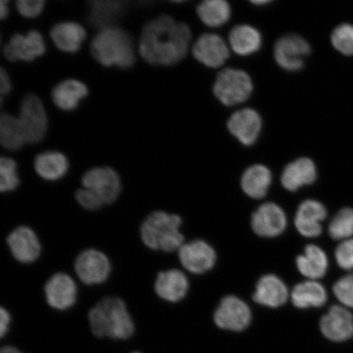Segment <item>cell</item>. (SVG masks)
Returning <instances> with one entry per match:
<instances>
[{"instance_id": "1", "label": "cell", "mask_w": 353, "mask_h": 353, "mask_svg": "<svg viewBox=\"0 0 353 353\" xmlns=\"http://www.w3.org/2000/svg\"><path fill=\"white\" fill-rule=\"evenodd\" d=\"M191 41L192 32L187 24L161 16L144 26L140 55L149 64L173 65L187 55Z\"/></svg>"}, {"instance_id": "2", "label": "cell", "mask_w": 353, "mask_h": 353, "mask_svg": "<svg viewBox=\"0 0 353 353\" xmlns=\"http://www.w3.org/2000/svg\"><path fill=\"white\" fill-rule=\"evenodd\" d=\"M88 316L92 332L98 338L125 341L134 334V321L121 298L109 296L101 299L90 309Z\"/></svg>"}, {"instance_id": "3", "label": "cell", "mask_w": 353, "mask_h": 353, "mask_svg": "<svg viewBox=\"0 0 353 353\" xmlns=\"http://www.w3.org/2000/svg\"><path fill=\"white\" fill-rule=\"evenodd\" d=\"M181 225L182 219L179 215L154 211L141 224V240L150 250L165 253L179 251L184 244Z\"/></svg>"}, {"instance_id": "4", "label": "cell", "mask_w": 353, "mask_h": 353, "mask_svg": "<svg viewBox=\"0 0 353 353\" xmlns=\"http://www.w3.org/2000/svg\"><path fill=\"white\" fill-rule=\"evenodd\" d=\"M91 54L105 66L130 68L135 61L134 41L125 30L109 28L101 30L91 43Z\"/></svg>"}, {"instance_id": "5", "label": "cell", "mask_w": 353, "mask_h": 353, "mask_svg": "<svg viewBox=\"0 0 353 353\" xmlns=\"http://www.w3.org/2000/svg\"><path fill=\"white\" fill-rule=\"evenodd\" d=\"M214 94L221 103L228 107L245 103L253 92V82L244 70L227 68L216 79Z\"/></svg>"}, {"instance_id": "6", "label": "cell", "mask_w": 353, "mask_h": 353, "mask_svg": "<svg viewBox=\"0 0 353 353\" xmlns=\"http://www.w3.org/2000/svg\"><path fill=\"white\" fill-rule=\"evenodd\" d=\"M19 121L25 137L26 143L41 142L48 129V118L41 99L29 94L22 100Z\"/></svg>"}, {"instance_id": "7", "label": "cell", "mask_w": 353, "mask_h": 353, "mask_svg": "<svg viewBox=\"0 0 353 353\" xmlns=\"http://www.w3.org/2000/svg\"><path fill=\"white\" fill-rule=\"evenodd\" d=\"M74 268L79 279L87 285L104 283L112 272L108 256L96 249L82 251L74 260Z\"/></svg>"}, {"instance_id": "8", "label": "cell", "mask_w": 353, "mask_h": 353, "mask_svg": "<svg viewBox=\"0 0 353 353\" xmlns=\"http://www.w3.org/2000/svg\"><path fill=\"white\" fill-rule=\"evenodd\" d=\"M81 182L83 188L98 196L104 205L116 202L121 192L120 176L112 168H94L83 174Z\"/></svg>"}, {"instance_id": "9", "label": "cell", "mask_w": 353, "mask_h": 353, "mask_svg": "<svg viewBox=\"0 0 353 353\" xmlns=\"http://www.w3.org/2000/svg\"><path fill=\"white\" fill-rule=\"evenodd\" d=\"M311 46L305 39L298 34H287L275 43L276 63L288 72H298L304 65V60L310 54Z\"/></svg>"}, {"instance_id": "10", "label": "cell", "mask_w": 353, "mask_h": 353, "mask_svg": "<svg viewBox=\"0 0 353 353\" xmlns=\"http://www.w3.org/2000/svg\"><path fill=\"white\" fill-rule=\"evenodd\" d=\"M252 319V313L241 299L229 295L221 301L214 313V320L219 328L231 331L245 330Z\"/></svg>"}, {"instance_id": "11", "label": "cell", "mask_w": 353, "mask_h": 353, "mask_svg": "<svg viewBox=\"0 0 353 353\" xmlns=\"http://www.w3.org/2000/svg\"><path fill=\"white\" fill-rule=\"evenodd\" d=\"M44 294L50 307L57 311L68 310L77 301V285L72 276L57 272L46 282Z\"/></svg>"}, {"instance_id": "12", "label": "cell", "mask_w": 353, "mask_h": 353, "mask_svg": "<svg viewBox=\"0 0 353 353\" xmlns=\"http://www.w3.org/2000/svg\"><path fill=\"white\" fill-rule=\"evenodd\" d=\"M7 245L12 257L24 264L37 261L41 254V244L33 229L28 226L17 227L8 234Z\"/></svg>"}, {"instance_id": "13", "label": "cell", "mask_w": 353, "mask_h": 353, "mask_svg": "<svg viewBox=\"0 0 353 353\" xmlns=\"http://www.w3.org/2000/svg\"><path fill=\"white\" fill-rule=\"evenodd\" d=\"M194 57L210 68H219L224 65L230 56L226 42L219 35L203 34L192 47Z\"/></svg>"}, {"instance_id": "14", "label": "cell", "mask_w": 353, "mask_h": 353, "mask_svg": "<svg viewBox=\"0 0 353 353\" xmlns=\"http://www.w3.org/2000/svg\"><path fill=\"white\" fill-rule=\"evenodd\" d=\"M251 226L260 236L275 237L285 230L286 215L284 210L275 203H265L253 214Z\"/></svg>"}, {"instance_id": "15", "label": "cell", "mask_w": 353, "mask_h": 353, "mask_svg": "<svg viewBox=\"0 0 353 353\" xmlns=\"http://www.w3.org/2000/svg\"><path fill=\"white\" fill-rule=\"evenodd\" d=\"M179 258L188 271L201 274L214 266L216 253L208 243L197 240L183 244L179 250Z\"/></svg>"}, {"instance_id": "16", "label": "cell", "mask_w": 353, "mask_h": 353, "mask_svg": "<svg viewBox=\"0 0 353 353\" xmlns=\"http://www.w3.org/2000/svg\"><path fill=\"white\" fill-rule=\"evenodd\" d=\"M46 52L41 33L32 30L26 35L16 34L4 47L3 54L10 61H32Z\"/></svg>"}, {"instance_id": "17", "label": "cell", "mask_w": 353, "mask_h": 353, "mask_svg": "<svg viewBox=\"0 0 353 353\" xmlns=\"http://www.w3.org/2000/svg\"><path fill=\"white\" fill-rule=\"evenodd\" d=\"M320 328L325 338L331 341L343 342L352 337L353 316L347 308L334 305L322 316Z\"/></svg>"}, {"instance_id": "18", "label": "cell", "mask_w": 353, "mask_h": 353, "mask_svg": "<svg viewBox=\"0 0 353 353\" xmlns=\"http://www.w3.org/2000/svg\"><path fill=\"white\" fill-rule=\"evenodd\" d=\"M228 128L241 143L251 145L256 143L261 132L262 119L253 109H242L237 110L229 119Z\"/></svg>"}, {"instance_id": "19", "label": "cell", "mask_w": 353, "mask_h": 353, "mask_svg": "<svg viewBox=\"0 0 353 353\" xmlns=\"http://www.w3.org/2000/svg\"><path fill=\"white\" fill-rule=\"evenodd\" d=\"M326 216L327 211L322 203L315 200H307L300 204L294 224L298 232L307 238L319 236L322 232L321 222Z\"/></svg>"}, {"instance_id": "20", "label": "cell", "mask_w": 353, "mask_h": 353, "mask_svg": "<svg viewBox=\"0 0 353 353\" xmlns=\"http://www.w3.org/2000/svg\"><path fill=\"white\" fill-rule=\"evenodd\" d=\"M189 283L188 277L178 269L158 273L154 289L157 294L165 301H181L188 294Z\"/></svg>"}, {"instance_id": "21", "label": "cell", "mask_w": 353, "mask_h": 353, "mask_svg": "<svg viewBox=\"0 0 353 353\" xmlns=\"http://www.w3.org/2000/svg\"><path fill=\"white\" fill-rule=\"evenodd\" d=\"M316 168L310 159L302 157L287 165L281 174V184L290 192L310 185L316 179Z\"/></svg>"}, {"instance_id": "22", "label": "cell", "mask_w": 353, "mask_h": 353, "mask_svg": "<svg viewBox=\"0 0 353 353\" xmlns=\"http://www.w3.org/2000/svg\"><path fill=\"white\" fill-rule=\"evenodd\" d=\"M288 298V289L284 282L279 277L272 274L261 277L256 285L253 295L254 302L270 307L283 305Z\"/></svg>"}, {"instance_id": "23", "label": "cell", "mask_w": 353, "mask_h": 353, "mask_svg": "<svg viewBox=\"0 0 353 353\" xmlns=\"http://www.w3.org/2000/svg\"><path fill=\"white\" fill-rule=\"evenodd\" d=\"M328 259L324 250L315 245H309L304 253L296 259V265L301 274L309 280L321 279L328 269Z\"/></svg>"}, {"instance_id": "24", "label": "cell", "mask_w": 353, "mask_h": 353, "mask_svg": "<svg viewBox=\"0 0 353 353\" xmlns=\"http://www.w3.org/2000/svg\"><path fill=\"white\" fill-rule=\"evenodd\" d=\"M50 37L60 50L74 52L81 48L86 32L82 26L74 22H61L52 28Z\"/></svg>"}, {"instance_id": "25", "label": "cell", "mask_w": 353, "mask_h": 353, "mask_svg": "<svg viewBox=\"0 0 353 353\" xmlns=\"http://www.w3.org/2000/svg\"><path fill=\"white\" fill-rule=\"evenodd\" d=\"M291 301L298 308L321 307L327 301V293L319 282L308 280L294 287Z\"/></svg>"}, {"instance_id": "26", "label": "cell", "mask_w": 353, "mask_h": 353, "mask_svg": "<svg viewBox=\"0 0 353 353\" xmlns=\"http://www.w3.org/2000/svg\"><path fill=\"white\" fill-rule=\"evenodd\" d=\"M228 39L232 51L240 56L253 54L262 46L261 34L249 25L235 26L229 34Z\"/></svg>"}, {"instance_id": "27", "label": "cell", "mask_w": 353, "mask_h": 353, "mask_svg": "<svg viewBox=\"0 0 353 353\" xmlns=\"http://www.w3.org/2000/svg\"><path fill=\"white\" fill-rule=\"evenodd\" d=\"M88 95L85 83L77 79H66L57 85L52 92V99L57 108L72 110L78 107L79 101Z\"/></svg>"}, {"instance_id": "28", "label": "cell", "mask_w": 353, "mask_h": 353, "mask_svg": "<svg viewBox=\"0 0 353 353\" xmlns=\"http://www.w3.org/2000/svg\"><path fill=\"white\" fill-rule=\"evenodd\" d=\"M241 183L247 196L262 199L267 195L272 183L271 171L263 165L250 166L243 174Z\"/></svg>"}, {"instance_id": "29", "label": "cell", "mask_w": 353, "mask_h": 353, "mask_svg": "<svg viewBox=\"0 0 353 353\" xmlns=\"http://www.w3.org/2000/svg\"><path fill=\"white\" fill-rule=\"evenodd\" d=\"M34 167L41 178L52 182L63 178L68 170L69 163L63 154L48 152L38 154Z\"/></svg>"}, {"instance_id": "30", "label": "cell", "mask_w": 353, "mask_h": 353, "mask_svg": "<svg viewBox=\"0 0 353 353\" xmlns=\"http://www.w3.org/2000/svg\"><path fill=\"white\" fill-rule=\"evenodd\" d=\"M90 12L88 21L101 30L113 28L112 25L122 15L125 2L96 0L90 2Z\"/></svg>"}, {"instance_id": "31", "label": "cell", "mask_w": 353, "mask_h": 353, "mask_svg": "<svg viewBox=\"0 0 353 353\" xmlns=\"http://www.w3.org/2000/svg\"><path fill=\"white\" fill-rule=\"evenodd\" d=\"M201 21L210 28H219L226 24L231 17V7L224 0H205L196 8Z\"/></svg>"}, {"instance_id": "32", "label": "cell", "mask_w": 353, "mask_h": 353, "mask_svg": "<svg viewBox=\"0 0 353 353\" xmlns=\"http://www.w3.org/2000/svg\"><path fill=\"white\" fill-rule=\"evenodd\" d=\"M0 143L10 151H17L26 143L19 118L3 113L0 117Z\"/></svg>"}, {"instance_id": "33", "label": "cell", "mask_w": 353, "mask_h": 353, "mask_svg": "<svg viewBox=\"0 0 353 353\" xmlns=\"http://www.w3.org/2000/svg\"><path fill=\"white\" fill-rule=\"evenodd\" d=\"M329 234L334 240H348L353 236V209L339 210L330 221Z\"/></svg>"}, {"instance_id": "34", "label": "cell", "mask_w": 353, "mask_h": 353, "mask_svg": "<svg viewBox=\"0 0 353 353\" xmlns=\"http://www.w3.org/2000/svg\"><path fill=\"white\" fill-rule=\"evenodd\" d=\"M19 183L16 162L10 158L2 157L0 160V191L13 192L19 187Z\"/></svg>"}, {"instance_id": "35", "label": "cell", "mask_w": 353, "mask_h": 353, "mask_svg": "<svg viewBox=\"0 0 353 353\" xmlns=\"http://www.w3.org/2000/svg\"><path fill=\"white\" fill-rule=\"evenodd\" d=\"M331 42L335 50L342 54L353 55V26L343 24L337 26L331 34Z\"/></svg>"}, {"instance_id": "36", "label": "cell", "mask_w": 353, "mask_h": 353, "mask_svg": "<svg viewBox=\"0 0 353 353\" xmlns=\"http://www.w3.org/2000/svg\"><path fill=\"white\" fill-rule=\"evenodd\" d=\"M335 296L344 306L353 307V274L343 276L333 287Z\"/></svg>"}, {"instance_id": "37", "label": "cell", "mask_w": 353, "mask_h": 353, "mask_svg": "<svg viewBox=\"0 0 353 353\" xmlns=\"http://www.w3.org/2000/svg\"><path fill=\"white\" fill-rule=\"evenodd\" d=\"M335 259L344 270H353V239L343 241L335 250Z\"/></svg>"}, {"instance_id": "38", "label": "cell", "mask_w": 353, "mask_h": 353, "mask_svg": "<svg viewBox=\"0 0 353 353\" xmlns=\"http://www.w3.org/2000/svg\"><path fill=\"white\" fill-rule=\"evenodd\" d=\"M74 197H76L78 204L86 210H98L104 205L103 202L101 201L98 196L86 188H83L77 190L76 194H74Z\"/></svg>"}, {"instance_id": "39", "label": "cell", "mask_w": 353, "mask_h": 353, "mask_svg": "<svg viewBox=\"0 0 353 353\" xmlns=\"http://www.w3.org/2000/svg\"><path fill=\"white\" fill-rule=\"evenodd\" d=\"M44 3L43 0H19L17 2V8L21 16L33 19L41 14Z\"/></svg>"}, {"instance_id": "40", "label": "cell", "mask_w": 353, "mask_h": 353, "mask_svg": "<svg viewBox=\"0 0 353 353\" xmlns=\"http://www.w3.org/2000/svg\"><path fill=\"white\" fill-rule=\"evenodd\" d=\"M11 322V315L6 308H0V336L2 338L8 333Z\"/></svg>"}, {"instance_id": "41", "label": "cell", "mask_w": 353, "mask_h": 353, "mask_svg": "<svg viewBox=\"0 0 353 353\" xmlns=\"http://www.w3.org/2000/svg\"><path fill=\"white\" fill-rule=\"evenodd\" d=\"M11 90V83L7 72L3 68L0 70V92L1 95H6Z\"/></svg>"}, {"instance_id": "42", "label": "cell", "mask_w": 353, "mask_h": 353, "mask_svg": "<svg viewBox=\"0 0 353 353\" xmlns=\"http://www.w3.org/2000/svg\"><path fill=\"white\" fill-rule=\"evenodd\" d=\"M8 1H6V0H1V1H0V17H1L2 20L6 19L8 16Z\"/></svg>"}, {"instance_id": "43", "label": "cell", "mask_w": 353, "mask_h": 353, "mask_svg": "<svg viewBox=\"0 0 353 353\" xmlns=\"http://www.w3.org/2000/svg\"><path fill=\"white\" fill-rule=\"evenodd\" d=\"M0 353H22L19 350H17V347L12 346H6L3 347Z\"/></svg>"}, {"instance_id": "44", "label": "cell", "mask_w": 353, "mask_h": 353, "mask_svg": "<svg viewBox=\"0 0 353 353\" xmlns=\"http://www.w3.org/2000/svg\"><path fill=\"white\" fill-rule=\"evenodd\" d=\"M251 3L256 4V6H264V4H268L270 2L267 1V0H265V1H252Z\"/></svg>"}, {"instance_id": "45", "label": "cell", "mask_w": 353, "mask_h": 353, "mask_svg": "<svg viewBox=\"0 0 353 353\" xmlns=\"http://www.w3.org/2000/svg\"><path fill=\"white\" fill-rule=\"evenodd\" d=\"M131 353H141V352H131Z\"/></svg>"}]
</instances>
